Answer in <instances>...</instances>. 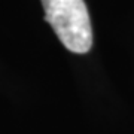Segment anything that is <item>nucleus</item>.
Wrapping results in <instances>:
<instances>
[{
    "mask_svg": "<svg viewBox=\"0 0 134 134\" xmlns=\"http://www.w3.org/2000/svg\"><path fill=\"white\" fill-rule=\"evenodd\" d=\"M48 21L69 51L86 54L92 46L91 19L83 0H40Z\"/></svg>",
    "mask_w": 134,
    "mask_h": 134,
    "instance_id": "f257e3e1",
    "label": "nucleus"
}]
</instances>
